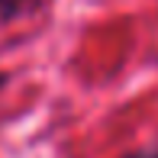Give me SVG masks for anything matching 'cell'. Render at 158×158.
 Here are the masks:
<instances>
[{"label":"cell","mask_w":158,"mask_h":158,"mask_svg":"<svg viewBox=\"0 0 158 158\" xmlns=\"http://www.w3.org/2000/svg\"><path fill=\"white\" fill-rule=\"evenodd\" d=\"M35 6H39V0H0V26L26 16V13H32Z\"/></svg>","instance_id":"6da1fadb"},{"label":"cell","mask_w":158,"mask_h":158,"mask_svg":"<svg viewBox=\"0 0 158 158\" xmlns=\"http://www.w3.org/2000/svg\"><path fill=\"white\" fill-rule=\"evenodd\" d=\"M123 158H158V145H152V148H139V152H129V155H123Z\"/></svg>","instance_id":"7a4b0ae2"}]
</instances>
